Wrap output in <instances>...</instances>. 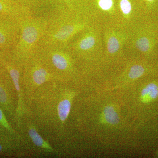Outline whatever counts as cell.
<instances>
[{
	"instance_id": "1",
	"label": "cell",
	"mask_w": 158,
	"mask_h": 158,
	"mask_svg": "<svg viewBox=\"0 0 158 158\" xmlns=\"http://www.w3.org/2000/svg\"><path fill=\"white\" fill-rule=\"evenodd\" d=\"M69 82L53 81L40 86L28 104L27 114L39 132L56 147L66 138L67 123L77 91Z\"/></svg>"
},
{
	"instance_id": "2",
	"label": "cell",
	"mask_w": 158,
	"mask_h": 158,
	"mask_svg": "<svg viewBox=\"0 0 158 158\" xmlns=\"http://www.w3.org/2000/svg\"><path fill=\"white\" fill-rule=\"evenodd\" d=\"M40 45L68 46L73 37L94 21L81 9H55Z\"/></svg>"
},
{
	"instance_id": "3",
	"label": "cell",
	"mask_w": 158,
	"mask_h": 158,
	"mask_svg": "<svg viewBox=\"0 0 158 158\" xmlns=\"http://www.w3.org/2000/svg\"><path fill=\"white\" fill-rule=\"evenodd\" d=\"M20 33L14 48L8 56L22 66L36 54L48 25L47 16H28L19 21Z\"/></svg>"
},
{
	"instance_id": "4",
	"label": "cell",
	"mask_w": 158,
	"mask_h": 158,
	"mask_svg": "<svg viewBox=\"0 0 158 158\" xmlns=\"http://www.w3.org/2000/svg\"><path fill=\"white\" fill-rule=\"evenodd\" d=\"M68 46L77 61L86 65L104 61L102 25L92 23L76 35Z\"/></svg>"
},
{
	"instance_id": "5",
	"label": "cell",
	"mask_w": 158,
	"mask_h": 158,
	"mask_svg": "<svg viewBox=\"0 0 158 158\" xmlns=\"http://www.w3.org/2000/svg\"><path fill=\"white\" fill-rule=\"evenodd\" d=\"M36 54L61 81L70 83L78 77L76 59L68 46L39 45Z\"/></svg>"
},
{
	"instance_id": "6",
	"label": "cell",
	"mask_w": 158,
	"mask_h": 158,
	"mask_svg": "<svg viewBox=\"0 0 158 158\" xmlns=\"http://www.w3.org/2000/svg\"><path fill=\"white\" fill-rule=\"evenodd\" d=\"M53 81L60 80L51 73L35 54L23 66L21 77V84L27 106L38 88Z\"/></svg>"
},
{
	"instance_id": "7",
	"label": "cell",
	"mask_w": 158,
	"mask_h": 158,
	"mask_svg": "<svg viewBox=\"0 0 158 158\" xmlns=\"http://www.w3.org/2000/svg\"><path fill=\"white\" fill-rule=\"evenodd\" d=\"M15 128L22 138L27 153L59 156L56 148L41 135L36 123L27 114L23 116Z\"/></svg>"
},
{
	"instance_id": "8",
	"label": "cell",
	"mask_w": 158,
	"mask_h": 158,
	"mask_svg": "<svg viewBox=\"0 0 158 158\" xmlns=\"http://www.w3.org/2000/svg\"><path fill=\"white\" fill-rule=\"evenodd\" d=\"M104 61L112 62L123 56L129 39L130 30L118 23L102 25Z\"/></svg>"
},
{
	"instance_id": "9",
	"label": "cell",
	"mask_w": 158,
	"mask_h": 158,
	"mask_svg": "<svg viewBox=\"0 0 158 158\" xmlns=\"http://www.w3.org/2000/svg\"><path fill=\"white\" fill-rule=\"evenodd\" d=\"M80 9L102 25L118 23L117 0H84Z\"/></svg>"
},
{
	"instance_id": "10",
	"label": "cell",
	"mask_w": 158,
	"mask_h": 158,
	"mask_svg": "<svg viewBox=\"0 0 158 158\" xmlns=\"http://www.w3.org/2000/svg\"><path fill=\"white\" fill-rule=\"evenodd\" d=\"M17 103L14 84L8 71L0 63V108L15 127Z\"/></svg>"
},
{
	"instance_id": "11",
	"label": "cell",
	"mask_w": 158,
	"mask_h": 158,
	"mask_svg": "<svg viewBox=\"0 0 158 158\" xmlns=\"http://www.w3.org/2000/svg\"><path fill=\"white\" fill-rule=\"evenodd\" d=\"M0 63L9 72L17 94L18 103L15 118V127L23 116L28 113V106L21 84L23 66L14 62L8 56L1 59Z\"/></svg>"
},
{
	"instance_id": "12",
	"label": "cell",
	"mask_w": 158,
	"mask_h": 158,
	"mask_svg": "<svg viewBox=\"0 0 158 158\" xmlns=\"http://www.w3.org/2000/svg\"><path fill=\"white\" fill-rule=\"evenodd\" d=\"M130 30L127 46L132 50L147 55L152 51L154 45V34L141 20Z\"/></svg>"
},
{
	"instance_id": "13",
	"label": "cell",
	"mask_w": 158,
	"mask_h": 158,
	"mask_svg": "<svg viewBox=\"0 0 158 158\" xmlns=\"http://www.w3.org/2000/svg\"><path fill=\"white\" fill-rule=\"evenodd\" d=\"M19 21L0 15V51L6 56L11 53L19 39Z\"/></svg>"
},
{
	"instance_id": "14",
	"label": "cell",
	"mask_w": 158,
	"mask_h": 158,
	"mask_svg": "<svg viewBox=\"0 0 158 158\" xmlns=\"http://www.w3.org/2000/svg\"><path fill=\"white\" fill-rule=\"evenodd\" d=\"M118 23L131 29L143 19L142 7L139 0H117Z\"/></svg>"
},
{
	"instance_id": "15",
	"label": "cell",
	"mask_w": 158,
	"mask_h": 158,
	"mask_svg": "<svg viewBox=\"0 0 158 158\" xmlns=\"http://www.w3.org/2000/svg\"><path fill=\"white\" fill-rule=\"evenodd\" d=\"M27 152L22 137L0 133V155L15 156Z\"/></svg>"
},
{
	"instance_id": "16",
	"label": "cell",
	"mask_w": 158,
	"mask_h": 158,
	"mask_svg": "<svg viewBox=\"0 0 158 158\" xmlns=\"http://www.w3.org/2000/svg\"><path fill=\"white\" fill-rule=\"evenodd\" d=\"M33 15L32 9L14 0H0V15L20 20Z\"/></svg>"
},
{
	"instance_id": "17",
	"label": "cell",
	"mask_w": 158,
	"mask_h": 158,
	"mask_svg": "<svg viewBox=\"0 0 158 158\" xmlns=\"http://www.w3.org/2000/svg\"><path fill=\"white\" fill-rule=\"evenodd\" d=\"M145 66L141 63L133 61L127 64L126 68L118 77V82L128 83L135 81L140 78L146 73Z\"/></svg>"
},
{
	"instance_id": "18",
	"label": "cell",
	"mask_w": 158,
	"mask_h": 158,
	"mask_svg": "<svg viewBox=\"0 0 158 158\" xmlns=\"http://www.w3.org/2000/svg\"><path fill=\"white\" fill-rule=\"evenodd\" d=\"M102 123L109 125L116 126L120 121V117L117 109L113 105L106 106L101 115Z\"/></svg>"
},
{
	"instance_id": "19",
	"label": "cell",
	"mask_w": 158,
	"mask_h": 158,
	"mask_svg": "<svg viewBox=\"0 0 158 158\" xmlns=\"http://www.w3.org/2000/svg\"><path fill=\"white\" fill-rule=\"evenodd\" d=\"M158 97V86L154 83L148 84L141 92V100L144 103L150 102Z\"/></svg>"
},
{
	"instance_id": "20",
	"label": "cell",
	"mask_w": 158,
	"mask_h": 158,
	"mask_svg": "<svg viewBox=\"0 0 158 158\" xmlns=\"http://www.w3.org/2000/svg\"><path fill=\"white\" fill-rule=\"evenodd\" d=\"M0 133L16 137H21L19 133L11 124L2 110L0 108Z\"/></svg>"
},
{
	"instance_id": "21",
	"label": "cell",
	"mask_w": 158,
	"mask_h": 158,
	"mask_svg": "<svg viewBox=\"0 0 158 158\" xmlns=\"http://www.w3.org/2000/svg\"><path fill=\"white\" fill-rule=\"evenodd\" d=\"M55 6V9L66 8L72 10L78 9L81 0H49Z\"/></svg>"
},
{
	"instance_id": "22",
	"label": "cell",
	"mask_w": 158,
	"mask_h": 158,
	"mask_svg": "<svg viewBox=\"0 0 158 158\" xmlns=\"http://www.w3.org/2000/svg\"><path fill=\"white\" fill-rule=\"evenodd\" d=\"M15 2L33 10L35 5L38 2V0H14Z\"/></svg>"
},
{
	"instance_id": "23",
	"label": "cell",
	"mask_w": 158,
	"mask_h": 158,
	"mask_svg": "<svg viewBox=\"0 0 158 158\" xmlns=\"http://www.w3.org/2000/svg\"><path fill=\"white\" fill-rule=\"evenodd\" d=\"M6 56V55H5V54L3 53L0 51V61H1V59H3Z\"/></svg>"
},
{
	"instance_id": "24",
	"label": "cell",
	"mask_w": 158,
	"mask_h": 158,
	"mask_svg": "<svg viewBox=\"0 0 158 158\" xmlns=\"http://www.w3.org/2000/svg\"><path fill=\"white\" fill-rule=\"evenodd\" d=\"M83 1H84V0H81V3H82V2H83Z\"/></svg>"
}]
</instances>
